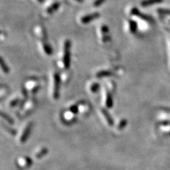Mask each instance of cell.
<instances>
[{"label":"cell","instance_id":"1","mask_svg":"<svg viewBox=\"0 0 170 170\" xmlns=\"http://www.w3.org/2000/svg\"><path fill=\"white\" fill-rule=\"evenodd\" d=\"M70 47L71 43L70 40H66L64 45V53H63V64L64 67L67 68L70 67Z\"/></svg>","mask_w":170,"mask_h":170},{"label":"cell","instance_id":"2","mask_svg":"<svg viewBox=\"0 0 170 170\" xmlns=\"http://www.w3.org/2000/svg\"><path fill=\"white\" fill-rule=\"evenodd\" d=\"M60 92V77L58 73H55L53 76V87H52V97L55 99H58Z\"/></svg>","mask_w":170,"mask_h":170},{"label":"cell","instance_id":"3","mask_svg":"<svg viewBox=\"0 0 170 170\" xmlns=\"http://www.w3.org/2000/svg\"><path fill=\"white\" fill-rule=\"evenodd\" d=\"M99 16H100V14H99V13L98 12H95V13H90V14L86 15L81 19V22L84 23V24H86V23H89L90 21H94V19H98Z\"/></svg>","mask_w":170,"mask_h":170},{"label":"cell","instance_id":"4","mask_svg":"<svg viewBox=\"0 0 170 170\" xmlns=\"http://www.w3.org/2000/svg\"><path fill=\"white\" fill-rule=\"evenodd\" d=\"M32 126H33L32 124H29L27 125V126L24 128L23 132L22 133V134H21V136L20 140L21 142H24L26 140L27 138H28V137L29 136L30 133L31 131V129H32Z\"/></svg>","mask_w":170,"mask_h":170},{"label":"cell","instance_id":"5","mask_svg":"<svg viewBox=\"0 0 170 170\" xmlns=\"http://www.w3.org/2000/svg\"><path fill=\"white\" fill-rule=\"evenodd\" d=\"M36 34L40 37V38L44 39L46 38V31H45L44 28L41 26H38L35 29Z\"/></svg>","mask_w":170,"mask_h":170},{"label":"cell","instance_id":"6","mask_svg":"<svg viewBox=\"0 0 170 170\" xmlns=\"http://www.w3.org/2000/svg\"><path fill=\"white\" fill-rule=\"evenodd\" d=\"M163 0H144L141 2V5L142 7H148V6H150L152 4H157V3H160L162 2Z\"/></svg>","mask_w":170,"mask_h":170},{"label":"cell","instance_id":"7","mask_svg":"<svg viewBox=\"0 0 170 170\" xmlns=\"http://www.w3.org/2000/svg\"><path fill=\"white\" fill-rule=\"evenodd\" d=\"M60 7V3L59 2H55L52 4V5H50L49 7L47 9L46 12L48 13H53L55 11L58 10V8Z\"/></svg>","mask_w":170,"mask_h":170},{"label":"cell","instance_id":"8","mask_svg":"<svg viewBox=\"0 0 170 170\" xmlns=\"http://www.w3.org/2000/svg\"><path fill=\"white\" fill-rule=\"evenodd\" d=\"M101 113H103V116L104 117L105 119H106L107 123L110 125V126H113V119L111 118L110 115L109 114V113L107 112V111L105 110V109H102L101 110Z\"/></svg>","mask_w":170,"mask_h":170},{"label":"cell","instance_id":"9","mask_svg":"<svg viewBox=\"0 0 170 170\" xmlns=\"http://www.w3.org/2000/svg\"><path fill=\"white\" fill-rule=\"evenodd\" d=\"M129 29L130 31L132 33H135L137 31V23L136 21L130 20L129 21Z\"/></svg>","mask_w":170,"mask_h":170},{"label":"cell","instance_id":"10","mask_svg":"<svg viewBox=\"0 0 170 170\" xmlns=\"http://www.w3.org/2000/svg\"><path fill=\"white\" fill-rule=\"evenodd\" d=\"M111 75V72L109 71H106V70H103V71L99 72L97 73V77H109Z\"/></svg>","mask_w":170,"mask_h":170},{"label":"cell","instance_id":"11","mask_svg":"<svg viewBox=\"0 0 170 170\" xmlns=\"http://www.w3.org/2000/svg\"><path fill=\"white\" fill-rule=\"evenodd\" d=\"M43 48L44 52H46L47 55L52 54V48H50L49 45L47 43H43Z\"/></svg>","mask_w":170,"mask_h":170},{"label":"cell","instance_id":"12","mask_svg":"<svg viewBox=\"0 0 170 170\" xmlns=\"http://www.w3.org/2000/svg\"><path fill=\"white\" fill-rule=\"evenodd\" d=\"M106 104V106L109 107V108H111V107L113 106L112 97H111V96L110 95V94H107Z\"/></svg>","mask_w":170,"mask_h":170},{"label":"cell","instance_id":"13","mask_svg":"<svg viewBox=\"0 0 170 170\" xmlns=\"http://www.w3.org/2000/svg\"><path fill=\"white\" fill-rule=\"evenodd\" d=\"M1 69H2V70L4 71V72H5V73H7V72H9V67H8L7 64H6V62H4V61L2 58H1Z\"/></svg>","mask_w":170,"mask_h":170},{"label":"cell","instance_id":"14","mask_svg":"<svg viewBox=\"0 0 170 170\" xmlns=\"http://www.w3.org/2000/svg\"><path fill=\"white\" fill-rule=\"evenodd\" d=\"M1 117H2V118H4L8 123H9V124H13V121L12 120V118H10V117L8 116L7 114H6V113H1Z\"/></svg>","mask_w":170,"mask_h":170},{"label":"cell","instance_id":"15","mask_svg":"<svg viewBox=\"0 0 170 170\" xmlns=\"http://www.w3.org/2000/svg\"><path fill=\"white\" fill-rule=\"evenodd\" d=\"M99 88V85L98 83H94L93 85L91 86L90 90L91 91H93V92H97V91H98Z\"/></svg>","mask_w":170,"mask_h":170},{"label":"cell","instance_id":"16","mask_svg":"<svg viewBox=\"0 0 170 170\" xmlns=\"http://www.w3.org/2000/svg\"><path fill=\"white\" fill-rule=\"evenodd\" d=\"M105 1H106V0H95L93 4L94 7H98L101 4H103L105 2Z\"/></svg>","mask_w":170,"mask_h":170},{"label":"cell","instance_id":"17","mask_svg":"<svg viewBox=\"0 0 170 170\" xmlns=\"http://www.w3.org/2000/svg\"><path fill=\"white\" fill-rule=\"evenodd\" d=\"M126 123H127V121L126 120H123V121H121V122L118 125V128H120V129H122V128H124L125 126H126Z\"/></svg>","mask_w":170,"mask_h":170},{"label":"cell","instance_id":"18","mask_svg":"<svg viewBox=\"0 0 170 170\" xmlns=\"http://www.w3.org/2000/svg\"><path fill=\"white\" fill-rule=\"evenodd\" d=\"M101 31H102L103 33H107V32H109V28H108V27L106 26H103L102 27H101Z\"/></svg>","mask_w":170,"mask_h":170},{"label":"cell","instance_id":"19","mask_svg":"<svg viewBox=\"0 0 170 170\" xmlns=\"http://www.w3.org/2000/svg\"><path fill=\"white\" fill-rule=\"evenodd\" d=\"M75 1H78V2H82V1H83V0H75Z\"/></svg>","mask_w":170,"mask_h":170},{"label":"cell","instance_id":"20","mask_svg":"<svg viewBox=\"0 0 170 170\" xmlns=\"http://www.w3.org/2000/svg\"><path fill=\"white\" fill-rule=\"evenodd\" d=\"M38 1H39V2L41 3V2H43L44 0H38Z\"/></svg>","mask_w":170,"mask_h":170}]
</instances>
